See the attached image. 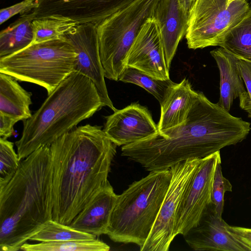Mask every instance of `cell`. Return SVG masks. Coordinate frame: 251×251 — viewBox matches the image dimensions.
Wrapping results in <instances>:
<instances>
[{
	"label": "cell",
	"instance_id": "obj_1",
	"mask_svg": "<svg viewBox=\"0 0 251 251\" xmlns=\"http://www.w3.org/2000/svg\"><path fill=\"white\" fill-rule=\"evenodd\" d=\"M251 129L250 123L231 115L198 92L183 123L122 146V155L149 172L167 170L179 162L203 159L236 145Z\"/></svg>",
	"mask_w": 251,
	"mask_h": 251
},
{
	"label": "cell",
	"instance_id": "obj_2",
	"mask_svg": "<svg viewBox=\"0 0 251 251\" xmlns=\"http://www.w3.org/2000/svg\"><path fill=\"white\" fill-rule=\"evenodd\" d=\"M100 126H75L50 146L52 219L69 225L109 183L116 147Z\"/></svg>",
	"mask_w": 251,
	"mask_h": 251
},
{
	"label": "cell",
	"instance_id": "obj_3",
	"mask_svg": "<svg viewBox=\"0 0 251 251\" xmlns=\"http://www.w3.org/2000/svg\"><path fill=\"white\" fill-rule=\"evenodd\" d=\"M50 146L21 160L12 178L0 188V251H17L52 219Z\"/></svg>",
	"mask_w": 251,
	"mask_h": 251
},
{
	"label": "cell",
	"instance_id": "obj_4",
	"mask_svg": "<svg viewBox=\"0 0 251 251\" xmlns=\"http://www.w3.org/2000/svg\"><path fill=\"white\" fill-rule=\"evenodd\" d=\"M103 107L94 83L73 72L49 95L39 108L24 121L15 142L20 161L42 146H50Z\"/></svg>",
	"mask_w": 251,
	"mask_h": 251
},
{
	"label": "cell",
	"instance_id": "obj_5",
	"mask_svg": "<svg viewBox=\"0 0 251 251\" xmlns=\"http://www.w3.org/2000/svg\"><path fill=\"white\" fill-rule=\"evenodd\" d=\"M171 178L170 169L153 171L118 195L106 235L115 242L141 248L157 217Z\"/></svg>",
	"mask_w": 251,
	"mask_h": 251
},
{
	"label": "cell",
	"instance_id": "obj_6",
	"mask_svg": "<svg viewBox=\"0 0 251 251\" xmlns=\"http://www.w3.org/2000/svg\"><path fill=\"white\" fill-rule=\"evenodd\" d=\"M76 56L72 44L64 36L0 57V73L41 86L49 95L75 72Z\"/></svg>",
	"mask_w": 251,
	"mask_h": 251
},
{
	"label": "cell",
	"instance_id": "obj_7",
	"mask_svg": "<svg viewBox=\"0 0 251 251\" xmlns=\"http://www.w3.org/2000/svg\"><path fill=\"white\" fill-rule=\"evenodd\" d=\"M159 0H135L97 25L105 77L118 81L129 50L142 25L153 16Z\"/></svg>",
	"mask_w": 251,
	"mask_h": 251
},
{
	"label": "cell",
	"instance_id": "obj_8",
	"mask_svg": "<svg viewBox=\"0 0 251 251\" xmlns=\"http://www.w3.org/2000/svg\"><path fill=\"white\" fill-rule=\"evenodd\" d=\"M247 0H196L185 36L189 49L220 46L226 34L247 15Z\"/></svg>",
	"mask_w": 251,
	"mask_h": 251
},
{
	"label": "cell",
	"instance_id": "obj_9",
	"mask_svg": "<svg viewBox=\"0 0 251 251\" xmlns=\"http://www.w3.org/2000/svg\"><path fill=\"white\" fill-rule=\"evenodd\" d=\"M201 159H189L169 169L170 182L151 232L141 251H167L176 237L175 220L184 192Z\"/></svg>",
	"mask_w": 251,
	"mask_h": 251
},
{
	"label": "cell",
	"instance_id": "obj_10",
	"mask_svg": "<svg viewBox=\"0 0 251 251\" xmlns=\"http://www.w3.org/2000/svg\"><path fill=\"white\" fill-rule=\"evenodd\" d=\"M221 162L220 151L201 159L187 185L176 213L175 234L185 235L198 224L211 203L215 171Z\"/></svg>",
	"mask_w": 251,
	"mask_h": 251
},
{
	"label": "cell",
	"instance_id": "obj_11",
	"mask_svg": "<svg viewBox=\"0 0 251 251\" xmlns=\"http://www.w3.org/2000/svg\"><path fill=\"white\" fill-rule=\"evenodd\" d=\"M72 44L77 53L75 72L89 78L95 84L103 106L114 112L117 109L110 99L105 82L104 71L100 59L97 25L77 24L64 35Z\"/></svg>",
	"mask_w": 251,
	"mask_h": 251
},
{
	"label": "cell",
	"instance_id": "obj_12",
	"mask_svg": "<svg viewBox=\"0 0 251 251\" xmlns=\"http://www.w3.org/2000/svg\"><path fill=\"white\" fill-rule=\"evenodd\" d=\"M126 65L157 79H170L159 29L153 17L140 29L129 50Z\"/></svg>",
	"mask_w": 251,
	"mask_h": 251
},
{
	"label": "cell",
	"instance_id": "obj_13",
	"mask_svg": "<svg viewBox=\"0 0 251 251\" xmlns=\"http://www.w3.org/2000/svg\"><path fill=\"white\" fill-rule=\"evenodd\" d=\"M103 130L117 146L144 139L158 131L157 125L145 106L134 103L105 117Z\"/></svg>",
	"mask_w": 251,
	"mask_h": 251
},
{
	"label": "cell",
	"instance_id": "obj_14",
	"mask_svg": "<svg viewBox=\"0 0 251 251\" xmlns=\"http://www.w3.org/2000/svg\"><path fill=\"white\" fill-rule=\"evenodd\" d=\"M228 225L216 214L210 203L196 226L184 237L195 251H251L227 229Z\"/></svg>",
	"mask_w": 251,
	"mask_h": 251
},
{
	"label": "cell",
	"instance_id": "obj_15",
	"mask_svg": "<svg viewBox=\"0 0 251 251\" xmlns=\"http://www.w3.org/2000/svg\"><path fill=\"white\" fill-rule=\"evenodd\" d=\"M189 16L178 0H159L155 10L153 17L159 29L169 69L178 44L186 35Z\"/></svg>",
	"mask_w": 251,
	"mask_h": 251
},
{
	"label": "cell",
	"instance_id": "obj_16",
	"mask_svg": "<svg viewBox=\"0 0 251 251\" xmlns=\"http://www.w3.org/2000/svg\"><path fill=\"white\" fill-rule=\"evenodd\" d=\"M117 196L109 182L90 201L69 226L96 236L106 234Z\"/></svg>",
	"mask_w": 251,
	"mask_h": 251
},
{
	"label": "cell",
	"instance_id": "obj_17",
	"mask_svg": "<svg viewBox=\"0 0 251 251\" xmlns=\"http://www.w3.org/2000/svg\"><path fill=\"white\" fill-rule=\"evenodd\" d=\"M198 92L193 89L186 77L169 87L160 103L161 113L157 125L159 132L177 127L185 121Z\"/></svg>",
	"mask_w": 251,
	"mask_h": 251
},
{
	"label": "cell",
	"instance_id": "obj_18",
	"mask_svg": "<svg viewBox=\"0 0 251 251\" xmlns=\"http://www.w3.org/2000/svg\"><path fill=\"white\" fill-rule=\"evenodd\" d=\"M210 54L220 72V93L217 104L229 112L233 100L246 92L237 69V57L222 47L211 51Z\"/></svg>",
	"mask_w": 251,
	"mask_h": 251
},
{
	"label": "cell",
	"instance_id": "obj_19",
	"mask_svg": "<svg viewBox=\"0 0 251 251\" xmlns=\"http://www.w3.org/2000/svg\"><path fill=\"white\" fill-rule=\"evenodd\" d=\"M31 93L24 89L13 77L0 73V112L17 117L20 121L29 118Z\"/></svg>",
	"mask_w": 251,
	"mask_h": 251
},
{
	"label": "cell",
	"instance_id": "obj_20",
	"mask_svg": "<svg viewBox=\"0 0 251 251\" xmlns=\"http://www.w3.org/2000/svg\"><path fill=\"white\" fill-rule=\"evenodd\" d=\"M32 19L26 14L0 33V57L15 53L32 44Z\"/></svg>",
	"mask_w": 251,
	"mask_h": 251
},
{
	"label": "cell",
	"instance_id": "obj_21",
	"mask_svg": "<svg viewBox=\"0 0 251 251\" xmlns=\"http://www.w3.org/2000/svg\"><path fill=\"white\" fill-rule=\"evenodd\" d=\"M220 47L251 62V6L245 17L226 34Z\"/></svg>",
	"mask_w": 251,
	"mask_h": 251
},
{
	"label": "cell",
	"instance_id": "obj_22",
	"mask_svg": "<svg viewBox=\"0 0 251 251\" xmlns=\"http://www.w3.org/2000/svg\"><path fill=\"white\" fill-rule=\"evenodd\" d=\"M77 24L69 18L54 15L33 20L32 44L59 39Z\"/></svg>",
	"mask_w": 251,
	"mask_h": 251
},
{
	"label": "cell",
	"instance_id": "obj_23",
	"mask_svg": "<svg viewBox=\"0 0 251 251\" xmlns=\"http://www.w3.org/2000/svg\"><path fill=\"white\" fill-rule=\"evenodd\" d=\"M95 235L73 228L69 225L52 219L46 223L43 227L29 239L40 242H60L72 240H92Z\"/></svg>",
	"mask_w": 251,
	"mask_h": 251
},
{
	"label": "cell",
	"instance_id": "obj_24",
	"mask_svg": "<svg viewBox=\"0 0 251 251\" xmlns=\"http://www.w3.org/2000/svg\"><path fill=\"white\" fill-rule=\"evenodd\" d=\"M119 80L142 87L154 96L160 103L169 87L174 83L170 79H157L138 69L129 67H126L123 72Z\"/></svg>",
	"mask_w": 251,
	"mask_h": 251
},
{
	"label": "cell",
	"instance_id": "obj_25",
	"mask_svg": "<svg viewBox=\"0 0 251 251\" xmlns=\"http://www.w3.org/2000/svg\"><path fill=\"white\" fill-rule=\"evenodd\" d=\"M21 250L24 251H107L110 247L97 238L92 240H72L60 242L25 243Z\"/></svg>",
	"mask_w": 251,
	"mask_h": 251
},
{
	"label": "cell",
	"instance_id": "obj_26",
	"mask_svg": "<svg viewBox=\"0 0 251 251\" xmlns=\"http://www.w3.org/2000/svg\"><path fill=\"white\" fill-rule=\"evenodd\" d=\"M21 161L13 143L0 138V188L6 185L17 172Z\"/></svg>",
	"mask_w": 251,
	"mask_h": 251
},
{
	"label": "cell",
	"instance_id": "obj_27",
	"mask_svg": "<svg viewBox=\"0 0 251 251\" xmlns=\"http://www.w3.org/2000/svg\"><path fill=\"white\" fill-rule=\"evenodd\" d=\"M221 162L217 164L212 184L211 203L213 205L216 215L222 217L224 206V195L226 192L232 191V185L222 174Z\"/></svg>",
	"mask_w": 251,
	"mask_h": 251
},
{
	"label": "cell",
	"instance_id": "obj_28",
	"mask_svg": "<svg viewBox=\"0 0 251 251\" xmlns=\"http://www.w3.org/2000/svg\"><path fill=\"white\" fill-rule=\"evenodd\" d=\"M237 67L247 89V91L239 97L240 106L251 118V62L237 57Z\"/></svg>",
	"mask_w": 251,
	"mask_h": 251
},
{
	"label": "cell",
	"instance_id": "obj_29",
	"mask_svg": "<svg viewBox=\"0 0 251 251\" xmlns=\"http://www.w3.org/2000/svg\"><path fill=\"white\" fill-rule=\"evenodd\" d=\"M37 7L35 0H23L14 5L2 8L0 11V24L1 25L12 17L20 14L28 13Z\"/></svg>",
	"mask_w": 251,
	"mask_h": 251
},
{
	"label": "cell",
	"instance_id": "obj_30",
	"mask_svg": "<svg viewBox=\"0 0 251 251\" xmlns=\"http://www.w3.org/2000/svg\"><path fill=\"white\" fill-rule=\"evenodd\" d=\"M19 119L11 115L0 112V137L7 139L14 132V126Z\"/></svg>",
	"mask_w": 251,
	"mask_h": 251
},
{
	"label": "cell",
	"instance_id": "obj_31",
	"mask_svg": "<svg viewBox=\"0 0 251 251\" xmlns=\"http://www.w3.org/2000/svg\"><path fill=\"white\" fill-rule=\"evenodd\" d=\"M227 229L251 251V228L228 225Z\"/></svg>",
	"mask_w": 251,
	"mask_h": 251
},
{
	"label": "cell",
	"instance_id": "obj_32",
	"mask_svg": "<svg viewBox=\"0 0 251 251\" xmlns=\"http://www.w3.org/2000/svg\"><path fill=\"white\" fill-rule=\"evenodd\" d=\"M183 10L189 15L196 0H178Z\"/></svg>",
	"mask_w": 251,
	"mask_h": 251
},
{
	"label": "cell",
	"instance_id": "obj_33",
	"mask_svg": "<svg viewBox=\"0 0 251 251\" xmlns=\"http://www.w3.org/2000/svg\"><path fill=\"white\" fill-rule=\"evenodd\" d=\"M235 0H227V4H229L230 3H231L232 2H233Z\"/></svg>",
	"mask_w": 251,
	"mask_h": 251
},
{
	"label": "cell",
	"instance_id": "obj_34",
	"mask_svg": "<svg viewBox=\"0 0 251 251\" xmlns=\"http://www.w3.org/2000/svg\"></svg>",
	"mask_w": 251,
	"mask_h": 251
}]
</instances>
